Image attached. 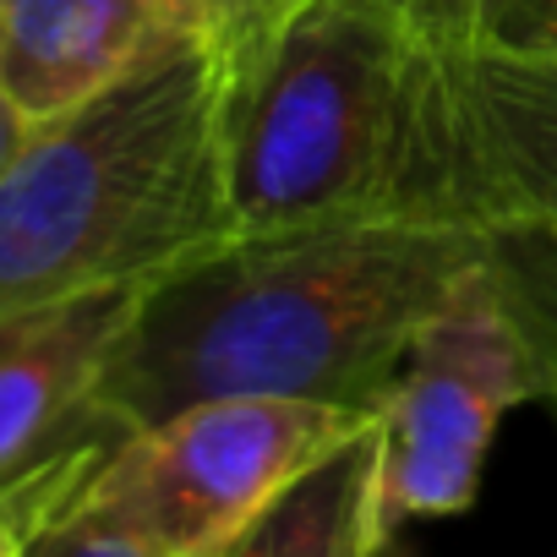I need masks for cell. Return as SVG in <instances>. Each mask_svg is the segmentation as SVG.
<instances>
[{
	"label": "cell",
	"mask_w": 557,
	"mask_h": 557,
	"mask_svg": "<svg viewBox=\"0 0 557 557\" xmlns=\"http://www.w3.org/2000/svg\"><path fill=\"white\" fill-rule=\"evenodd\" d=\"M475 257V224L443 208L224 235L137 290L99 410L121 432L230 394L377 410L416 329Z\"/></svg>",
	"instance_id": "1"
},
{
	"label": "cell",
	"mask_w": 557,
	"mask_h": 557,
	"mask_svg": "<svg viewBox=\"0 0 557 557\" xmlns=\"http://www.w3.org/2000/svg\"><path fill=\"white\" fill-rule=\"evenodd\" d=\"M454 0H307L219 72L230 235L448 208L437 45Z\"/></svg>",
	"instance_id": "2"
},
{
	"label": "cell",
	"mask_w": 557,
	"mask_h": 557,
	"mask_svg": "<svg viewBox=\"0 0 557 557\" xmlns=\"http://www.w3.org/2000/svg\"><path fill=\"white\" fill-rule=\"evenodd\" d=\"M230 235L219 61L191 45L28 126L0 170V318L148 285Z\"/></svg>",
	"instance_id": "3"
},
{
	"label": "cell",
	"mask_w": 557,
	"mask_h": 557,
	"mask_svg": "<svg viewBox=\"0 0 557 557\" xmlns=\"http://www.w3.org/2000/svg\"><path fill=\"white\" fill-rule=\"evenodd\" d=\"M361 416L372 410L230 394L132 426L83 475L34 552L230 557L268 497Z\"/></svg>",
	"instance_id": "4"
},
{
	"label": "cell",
	"mask_w": 557,
	"mask_h": 557,
	"mask_svg": "<svg viewBox=\"0 0 557 557\" xmlns=\"http://www.w3.org/2000/svg\"><path fill=\"white\" fill-rule=\"evenodd\" d=\"M437 148L443 197L475 224L546 394L557 372V50L492 39L454 0L437 45Z\"/></svg>",
	"instance_id": "5"
},
{
	"label": "cell",
	"mask_w": 557,
	"mask_h": 557,
	"mask_svg": "<svg viewBox=\"0 0 557 557\" xmlns=\"http://www.w3.org/2000/svg\"><path fill=\"white\" fill-rule=\"evenodd\" d=\"M524 399H541V361L486 257H475L416 329L377 405L394 541L405 524L454 519L475 503L497 421Z\"/></svg>",
	"instance_id": "6"
},
{
	"label": "cell",
	"mask_w": 557,
	"mask_h": 557,
	"mask_svg": "<svg viewBox=\"0 0 557 557\" xmlns=\"http://www.w3.org/2000/svg\"><path fill=\"white\" fill-rule=\"evenodd\" d=\"M137 290L104 285L0 318V513L28 552L104 448L126 437L99 410V372Z\"/></svg>",
	"instance_id": "7"
},
{
	"label": "cell",
	"mask_w": 557,
	"mask_h": 557,
	"mask_svg": "<svg viewBox=\"0 0 557 557\" xmlns=\"http://www.w3.org/2000/svg\"><path fill=\"white\" fill-rule=\"evenodd\" d=\"M191 45L202 0H0V94L45 126Z\"/></svg>",
	"instance_id": "8"
},
{
	"label": "cell",
	"mask_w": 557,
	"mask_h": 557,
	"mask_svg": "<svg viewBox=\"0 0 557 557\" xmlns=\"http://www.w3.org/2000/svg\"><path fill=\"white\" fill-rule=\"evenodd\" d=\"M383 546H394V530L383 513V443L372 410L268 497L230 557H372Z\"/></svg>",
	"instance_id": "9"
},
{
	"label": "cell",
	"mask_w": 557,
	"mask_h": 557,
	"mask_svg": "<svg viewBox=\"0 0 557 557\" xmlns=\"http://www.w3.org/2000/svg\"><path fill=\"white\" fill-rule=\"evenodd\" d=\"M296 7H307V0H202L208 50H213L219 72H235Z\"/></svg>",
	"instance_id": "10"
},
{
	"label": "cell",
	"mask_w": 557,
	"mask_h": 557,
	"mask_svg": "<svg viewBox=\"0 0 557 557\" xmlns=\"http://www.w3.org/2000/svg\"><path fill=\"white\" fill-rule=\"evenodd\" d=\"M465 17L492 39L557 50V0H465Z\"/></svg>",
	"instance_id": "11"
},
{
	"label": "cell",
	"mask_w": 557,
	"mask_h": 557,
	"mask_svg": "<svg viewBox=\"0 0 557 557\" xmlns=\"http://www.w3.org/2000/svg\"><path fill=\"white\" fill-rule=\"evenodd\" d=\"M28 137V121L7 104V94H0V170L12 164V153H17V143Z\"/></svg>",
	"instance_id": "12"
},
{
	"label": "cell",
	"mask_w": 557,
	"mask_h": 557,
	"mask_svg": "<svg viewBox=\"0 0 557 557\" xmlns=\"http://www.w3.org/2000/svg\"><path fill=\"white\" fill-rule=\"evenodd\" d=\"M17 552H28V541H23V530L0 513V557H17Z\"/></svg>",
	"instance_id": "13"
}]
</instances>
